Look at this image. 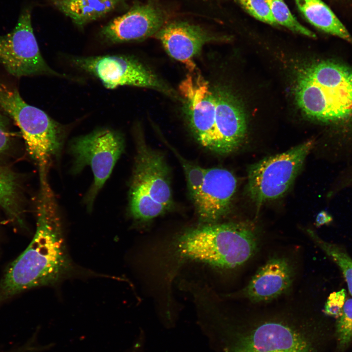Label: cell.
Returning <instances> with one entry per match:
<instances>
[{"label":"cell","mask_w":352,"mask_h":352,"mask_svg":"<svg viewBox=\"0 0 352 352\" xmlns=\"http://www.w3.org/2000/svg\"><path fill=\"white\" fill-rule=\"evenodd\" d=\"M155 35L168 54L191 72L196 68L194 59L203 46L217 39L198 26L181 22L163 26Z\"/></svg>","instance_id":"14"},{"label":"cell","mask_w":352,"mask_h":352,"mask_svg":"<svg viewBox=\"0 0 352 352\" xmlns=\"http://www.w3.org/2000/svg\"><path fill=\"white\" fill-rule=\"evenodd\" d=\"M255 232L242 223H212L188 229L173 241V256L180 262L195 261L217 268L232 269L255 253Z\"/></svg>","instance_id":"3"},{"label":"cell","mask_w":352,"mask_h":352,"mask_svg":"<svg viewBox=\"0 0 352 352\" xmlns=\"http://www.w3.org/2000/svg\"><path fill=\"white\" fill-rule=\"evenodd\" d=\"M125 145L120 133L108 128L75 137L69 143L71 173L78 174L86 167H89L93 174V182L84 198L88 211H91L98 194L123 153Z\"/></svg>","instance_id":"6"},{"label":"cell","mask_w":352,"mask_h":352,"mask_svg":"<svg viewBox=\"0 0 352 352\" xmlns=\"http://www.w3.org/2000/svg\"><path fill=\"white\" fill-rule=\"evenodd\" d=\"M345 298L346 291L344 289L331 293L325 304L324 313L329 316L339 317L342 313Z\"/></svg>","instance_id":"24"},{"label":"cell","mask_w":352,"mask_h":352,"mask_svg":"<svg viewBox=\"0 0 352 352\" xmlns=\"http://www.w3.org/2000/svg\"><path fill=\"white\" fill-rule=\"evenodd\" d=\"M163 22L161 13L154 6L137 5L109 22L100 34L106 41L113 44L140 40L155 35Z\"/></svg>","instance_id":"13"},{"label":"cell","mask_w":352,"mask_h":352,"mask_svg":"<svg viewBox=\"0 0 352 352\" xmlns=\"http://www.w3.org/2000/svg\"><path fill=\"white\" fill-rule=\"evenodd\" d=\"M216 110L211 152H232L241 144L246 132L244 110L238 100L228 91L214 88Z\"/></svg>","instance_id":"12"},{"label":"cell","mask_w":352,"mask_h":352,"mask_svg":"<svg viewBox=\"0 0 352 352\" xmlns=\"http://www.w3.org/2000/svg\"><path fill=\"white\" fill-rule=\"evenodd\" d=\"M307 20L320 30L352 42V37L331 10L321 0H295Z\"/></svg>","instance_id":"16"},{"label":"cell","mask_w":352,"mask_h":352,"mask_svg":"<svg viewBox=\"0 0 352 352\" xmlns=\"http://www.w3.org/2000/svg\"><path fill=\"white\" fill-rule=\"evenodd\" d=\"M336 333L339 349L346 348L352 341V298L345 302L337 321Z\"/></svg>","instance_id":"22"},{"label":"cell","mask_w":352,"mask_h":352,"mask_svg":"<svg viewBox=\"0 0 352 352\" xmlns=\"http://www.w3.org/2000/svg\"><path fill=\"white\" fill-rule=\"evenodd\" d=\"M129 191V215L148 221L169 211L174 204L170 170L165 157L139 138Z\"/></svg>","instance_id":"5"},{"label":"cell","mask_w":352,"mask_h":352,"mask_svg":"<svg viewBox=\"0 0 352 352\" xmlns=\"http://www.w3.org/2000/svg\"><path fill=\"white\" fill-rule=\"evenodd\" d=\"M72 64L113 89L131 86L168 92L170 90L151 70L135 59L121 55L75 57Z\"/></svg>","instance_id":"9"},{"label":"cell","mask_w":352,"mask_h":352,"mask_svg":"<svg viewBox=\"0 0 352 352\" xmlns=\"http://www.w3.org/2000/svg\"><path fill=\"white\" fill-rule=\"evenodd\" d=\"M0 64L16 77L59 75L47 64L40 52L33 32L29 6L22 9L11 32L0 35Z\"/></svg>","instance_id":"8"},{"label":"cell","mask_w":352,"mask_h":352,"mask_svg":"<svg viewBox=\"0 0 352 352\" xmlns=\"http://www.w3.org/2000/svg\"><path fill=\"white\" fill-rule=\"evenodd\" d=\"M295 96L305 115L326 123L352 117V69L331 60L313 61L297 76Z\"/></svg>","instance_id":"2"},{"label":"cell","mask_w":352,"mask_h":352,"mask_svg":"<svg viewBox=\"0 0 352 352\" xmlns=\"http://www.w3.org/2000/svg\"><path fill=\"white\" fill-rule=\"evenodd\" d=\"M190 129L197 141L211 151L216 110L214 89L200 75H191L180 83Z\"/></svg>","instance_id":"10"},{"label":"cell","mask_w":352,"mask_h":352,"mask_svg":"<svg viewBox=\"0 0 352 352\" xmlns=\"http://www.w3.org/2000/svg\"><path fill=\"white\" fill-rule=\"evenodd\" d=\"M313 242L335 263L341 270L352 296V259L346 252L337 245L321 239L313 231L307 230Z\"/></svg>","instance_id":"19"},{"label":"cell","mask_w":352,"mask_h":352,"mask_svg":"<svg viewBox=\"0 0 352 352\" xmlns=\"http://www.w3.org/2000/svg\"><path fill=\"white\" fill-rule=\"evenodd\" d=\"M313 145L308 141L251 166L247 190L257 204L278 198L289 189Z\"/></svg>","instance_id":"7"},{"label":"cell","mask_w":352,"mask_h":352,"mask_svg":"<svg viewBox=\"0 0 352 352\" xmlns=\"http://www.w3.org/2000/svg\"><path fill=\"white\" fill-rule=\"evenodd\" d=\"M293 270L285 258L273 257L261 266L239 296L253 303L273 300L288 291L293 282Z\"/></svg>","instance_id":"15"},{"label":"cell","mask_w":352,"mask_h":352,"mask_svg":"<svg viewBox=\"0 0 352 352\" xmlns=\"http://www.w3.org/2000/svg\"><path fill=\"white\" fill-rule=\"evenodd\" d=\"M274 315L239 321L230 331L228 352H318L309 324Z\"/></svg>","instance_id":"4"},{"label":"cell","mask_w":352,"mask_h":352,"mask_svg":"<svg viewBox=\"0 0 352 352\" xmlns=\"http://www.w3.org/2000/svg\"><path fill=\"white\" fill-rule=\"evenodd\" d=\"M52 3L78 26L105 16L124 0H50Z\"/></svg>","instance_id":"17"},{"label":"cell","mask_w":352,"mask_h":352,"mask_svg":"<svg viewBox=\"0 0 352 352\" xmlns=\"http://www.w3.org/2000/svg\"><path fill=\"white\" fill-rule=\"evenodd\" d=\"M0 207L13 222L24 227L20 180L15 173L3 167H0Z\"/></svg>","instance_id":"18"},{"label":"cell","mask_w":352,"mask_h":352,"mask_svg":"<svg viewBox=\"0 0 352 352\" xmlns=\"http://www.w3.org/2000/svg\"><path fill=\"white\" fill-rule=\"evenodd\" d=\"M58 0L63 1H71L72 0Z\"/></svg>","instance_id":"27"},{"label":"cell","mask_w":352,"mask_h":352,"mask_svg":"<svg viewBox=\"0 0 352 352\" xmlns=\"http://www.w3.org/2000/svg\"><path fill=\"white\" fill-rule=\"evenodd\" d=\"M332 220V217L325 211L320 212L317 215L315 220V224L317 227L324 224H329Z\"/></svg>","instance_id":"26"},{"label":"cell","mask_w":352,"mask_h":352,"mask_svg":"<svg viewBox=\"0 0 352 352\" xmlns=\"http://www.w3.org/2000/svg\"><path fill=\"white\" fill-rule=\"evenodd\" d=\"M237 187L233 174L220 168L205 169L201 185L193 200L199 221L216 223L227 214Z\"/></svg>","instance_id":"11"},{"label":"cell","mask_w":352,"mask_h":352,"mask_svg":"<svg viewBox=\"0 0 352 352\" xmlns=\"http://www.w3.org/2000/svg\"><path fill=\"white\" fill-rule=\"evenodd\" d=\"M167 145L173 151L181 163L186 179L189 194L193 201L201 185L205 169L185 159L172 146Z\"/></svg>","instance_id":"21"},{"label":"cell","mask_w":352,"mask_h":352,"mask_svg":"<svg viewBox=\"0 0 352 352\" xmlns=\"http://www.w3.org/2000/svg\"><path fill=\"white\" fill-rule=\"evenodd\" d=\"M277 24L284 26L290 30L310 38L316 35L298 22L292 15L283 0H266Z\"/></svg>","instance_id":"20"},{"label":"cell","mask_w":352,"mask_h":352,"mask_svg":"<svg viewBox=\"0 0 352 352\" xmlns=\"http://www.w3.org/2000/svg\"><path fill=\"white\" fill-rule=\"evenodd\" d=\"M242 7L256 19L271 25H277L266 0H238Z\"/></svg>","instance_id":"23"},{"label":"cell","mask_w":352,"mask_h":352,"mask_svg":"<svg viewBox=\"0 0 352 352\" xmlns=\"http://www.w3.org/2000/svg\"><path fill=\"white\" fill-rule=\"evenodd\" d=\"M36 213L32 240L0 280V305L26 290L54 285L83 274L67 253L61 216L50 186L40 189Z\"/></svg>","instance_id":"1"},{"label":"cell","mask_w":352,"mask_h":352,"mask_svg":"<svg viewBox=\"0 0 352 352\" xmlns=\"http://www.w3.org/2000/svg\"><path fill=\"white\" fill-rule=\"evenodd\" d=\"M10 143L11 133L7 119L0 113V156L8 150Z\"/></svg>","instance_id":"25"}]
</instances>
